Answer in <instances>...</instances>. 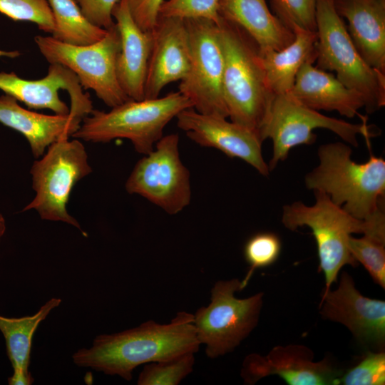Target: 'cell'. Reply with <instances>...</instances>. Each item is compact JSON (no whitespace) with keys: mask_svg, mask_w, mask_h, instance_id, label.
<instances>
[{"mask_svg":"<svg viewBox=\"0 0 385 385\" xmlns=\"http://www.w3.org/2000/svg\"><path fill=\"white\" fill-rule=\"evenodd\" d=\"M193 320V314L180 312L167 324L148 320L133 329L101 334L91 347L79 349L72 359L78 366L130 381L139 365L196 353L200 343Z\"/></svg>","mask_w":385,"mask_h":385,"instance_id":"cell-1","label":"cell"},{"mask_svg":"<svg viewBox=\"0 0 385 385\" xmlns=\"http://www.w3.org/2000/svg\"><path fill=\"white\" fill-rule=\"evenodd\" d=\"M217 26L224 53L222 93L228 118L260 136L275 96L267 81L260 49L245 31L221 16Z\"/></svg>","mask_w":385,"mask_h":385,"instance_id":"cell-2","label":"cell"},{"mask_svg":"<svg viewBox=\"0 0 385 385\" xmlns=\"http://www.w3.org/2000/svg\"><path fill=\"white\" fill-rule=\"evenodd\" d=\"M351 153L341 142L321 145L319 165L306 175L305 185L327 194L354 217L366 220L384 206L385 161L370 151L366 162L357 163Z\"/></svg>","mask_w":385,"mask_h":385,"instance_id":"cell-3","label":"cell"},{"mask_svg":"<svg viewBox=\"0 0 385 385\" xmlns=\"http://www.w3.org/2000/svg\"><path fill=\"white\" fill-rule=\"evenodd\" d=\"M314 192L316 202L313 205L302 202L284 205L282 222L290 230L302 226L312 230L317 246L319 268L324 276V292H327L344 266L357 265L348 246L351 234L385 232L384 208L370 219L362 220L333 202L327 194Z\"/></svg>","mask_w":385,"mask_h":385,"instance_id":"cell-4","label":"cell"},{"mask_svg":"<svg viewBox=\"0 0 385 385\" xmlns=\"http://www.w3.org/2000/svg\"><path fill=\"white\" fill-rule=\"evenodd\" d=\"M190 108L192 103L178 91L161 98L129 99L109 111L93 110L72 137L94 143L125 138L138 153L147 155L163 136L166 125Z\"/></svg>","mask_w":385,"mask_h":385,"instance_id":"cell-5","label":"cell"},{"mask_svg":"<svg viewBox=\"0 0 385 385\" xmlns=\"http://www.w3.org/2000/svg\"><path fill=\"white\" fill-rule=\"evenodd\" d=\"M317 67L335 71L337 78L364 98L372 113L385 105V73L369 66L354 45L334 0H317Z\"/></svg>","mask_w":385,"mask_h":385,"instance_id":"cell-6","label":"cell"},{"mask_svg":"<svg viewBox=\"0 0 385 385\" xmlns=\"http://www.w3.org/2000/svg\"><path fill=\"white\" fill-rule=\"evenodd\" d=\"M317 128L329 130L345 142L357 147V135H363L367 144L370 138L377 135L376 128L366 122L353 124L344 120L324 115L297 101L290 93L274 96L269 112L260 129L262 142L270 138L273 144L272 157L268 164L270 171L279 162L287 159L294 147L310 145L315 142L313 130Z\"/></svg>","mask_w":385,"mask_h":385,"instance_id":"cell-7","label":"cell"},{"mask_svg":"<svg viewBox=\"0 0 385 385\" xmlns=\"http://www.w3.org/2000/svg\"><path fill=\"white\" fill-rule=\"evenodd\" d=\"M91 172L81 142L77 138L68 140V138L57 140L31 166L35 196L24 210H35L42 220L68 223L86 236L78 222L68 212L66 206L75 185Z\"/></svg>","mask_w":385,"mask_h":385,"instance_id":"cell-8","label":"cell"},{"mask_svg":"<svg viewBox=\"0 0 385 385\" xmlns=\"http://www.w3.org/2000/svg\"><path fill=\"white\" fill-rule=\"evenodd\" d=\"M241 290L239 279L217 281L211 289L208 306L193 314L197 339L205 345L209 358L232 351L257 324L264 294L238 299L235 294Z\"/></svg>","mask_w":385,"mask_h":385,"instance_id":"cell-9","label":"cell"},{"mask_svg":"<svg viewBox=\"0 0 385 385\" xmlns=\"http://www.w3.org/2000/svg\"><path fill=\"white\" fill-rule=\"evenodd\" d=\"M34 41L49 63H58L71 70L83 89L93 91L108 106L113 108L129 100L116 74L120 40L115 24L107 29L101 40L89 45H71L51 36L37 35Z\"/></svg>","mask_w":385,"mask_h":385,"instance_id":"cell-10","label":"cell"},{"mask_svg":"<svg viewBox=\"0 0 385 385\" xmlns=\"http://www.w3.org/2000/svg\"><path fill=\"white\" fill-rule=\"evenodd\" d=\"M190 46V66L178 91L199 113L228 118L222 93L224 53L217 24L205 19H185Z\"/></svg>","mask_w":385,"mask_h":385,"instance_id":"cell-11","label":"cell"},{"mask_svg":"<svg viewBox=\"0 0 385 385\" xmlns=\"http://www.w3.org/2000/svg\"><path fill=\"white\" fill-rule=\"evenodd\" d=\"M177 133L163 135L153 151L135 165L126 183L130 194H138L170 215H175L191 199L190 173L179 154Z\"/></svg>","mask_w":385,"mask_h":385,"instance_id":"cell-12","label":"cell"},{"mask_svg":"<svg viewBox=\"0 0 385 385\" xmlns=\"http://www.w3.org/2000/svg\"><path fill=\"white\" fill-rule=\"evenodd\" d=\"M0 90L30 109H49L57 115L70 113L82 120L93 110L76 74L58 63H50L47 74L38 80L0 72Z\"/></svg>","mask_w":385,"mask_h":385,"instance_id":"cell-13","label":"cell"},{"mask_svg":"<svg viewBox=\"0 0 385 385\" xmlns=\"http://www.w3.org/2000/svg\"><path fill=\"white\" fill-rule=\"evenodd\" d=\"M314 354L301 344L277 346L266 356L250 354L243 361L241 376L254 384L262 378L277 375L289 385H339L344 371L330 359L314 361Z\"/></svg>","mask_w":385,"mask_h":385,"instance_id":"cell-14","label":"cell"},{"mask_svg":"<svg viewBox=\"0 0 385 385\" xmlns=\"http://www.w3.org/2000/svg\"><path fill=\"white\" fill-rule=\"evenodd\" d=\"M176 118L178 126L195 143L216 148L230 158H240L261 175H269L268 164L262 153V141L254 130L226 118L199 113L192 108L182 111Z\"/></svg>","mask_w":385,"mask_h":385,"instance_id":"cell-15","label":"cell"},{"mask_svg":"<svg viewBox=\"0 0 385 385\" xmlns=\"http://www.w3.org/2000/svg\"><path fill=\"white\" fill-rule=\"evenodd\" d=\"M319 308L323 318L342 324L361 344L384 347L385 302L362 295L349 273L342 272L336 289L323 292Z\"/></svg>","mask_w":385,"mask_h":385,"instance_id":"cell-16","label":"cell"},{"mask_svg":"<svg viewBox=\"0 0 385 385\" xmlns=\"http://www.w3.org/2000/svg\"><path fill=\"white\" fill-rule=\"evenodd\" d=\"M152 34L144 99L159 97L168 84L183 79L190 66V38L185 19L159 16Z\"/></svg>","mask_w":385,"mask_h":385,"instance_id":"cell-17","label":"cell"},{"mask_svg":"<svg viewBox=\"0 0 385 385\" xmlns=\"http://www.w3.org/2000/svg\"><path fill=\"white\" fill-rule=\"evenodd\" d=\"M112 14L120 40L116 61L118 81L129 99L143 100L153 42L152 31H145L137 25L125 0H120Z\"/></svg>","mask_w":385,"mask_h":385,"instance_id":"cell-18","label":"cell"},{"mask_svg":"<svg viewBox=\"0 0 385 385\" xmlns=\"http://www.w3.org/2000/svg\"><path fill=\"white\" fill-rule=\"evenodd\" d=\"M349 36L366 63L385 73V0H334Z\"/></svg>","mask_w":385,"mask_h":385,"instance_id":"cell-19","label":"cell"},{"mask_svg":"<svg viewBox=\"0 0 385 385\" xmlns=\"http://www.w3.org/2000/svg\"><path fill=\"white\" fill-rule=\"evenodd\" d=\"M313 63L306 62L302 65L289 93L302 104L316 111H336L347 118L359 115L362 119L367 118L358 112L365 106L362 96Z\"/></svg>","mask_w":385,"mask_h":385,"instance_id":"cell-20","label":"cell"},{"mask_svg":"<svg viewBox=\"0 0 385 385\" xmlns=\"http://www.w3.org/2000/svg\"><path fill=\"white\" fill-rule=\"evenodd\" d=\"M14 97L0 96V123L22 134L33 155L38 158L52 143L72 136L82 119L71 114L46 115L21 107Z\"/></svg>","mask_w":385,"mask_h":385,"instance_id":"cell-21","label":"cell"},{"mask_svg":"<svg viewBox=\"0 0 385 385\" xmlns=\"http://www.w3.org/2000/svg\"><path fill=\"white\" fill-rule=\"evenodd\" d=\"M220 15L245 31L261 51L282 49L295 37L271 12L265 0H222Z\"/></svg>","mask_w":385,"mask_h":385,"instance_id":"cell-22","label":"cell"},{"mask_svg":"<svg viewBox=\"0 0 385 385\" xmlns=\"http://www.w3.org/2000/svg\"><path fill=\"white\" fill-rule=\"evenodd\" d=\"M294 33V41L284 48L260 51L267 81L274 95L289 93L302 65L317 59V31L297 29Z\"/></svg>","mask_w":385,"mask_h":385,"instance_id":"cell-23","label":"cell"},{"mask_svg":"<svg viewBox=\"0 0 385 385\" xmlns=\"http://www.w3.org/2000/svg\"><path fill=\"white\" fill-rule=\"evenodd\" d=\"M61 302L60 298H51L31 316L10 318L0 315V331L4 337L7 355L14 370L29 371L34 334L39 324Z\"/></svg>","mask_w":385,"mask_h":385,"instance_id":"cell-24","label":"cell"},{"mask_svg":"<svg viewBox=\"0 0 385 385\" xmlns=\"http://www.w3.org/2000/svg\"><path fill=\"white\" fill-rule=\"evenodd\" d=\"M54 29L51 36L71 45L85 46L98 42L107 30L92 24L82 13L76 0H47Z\"/></svg>","mask_w":385,"mask_h":385,"instance_id":"cell-25","label":"cell"},{"mask_svg":"<svg viewBox=\"0 0 385 385\" xmlns=\"http://www.w3.org/2000/svg\"><path fill=\"white\" fill-rule=\"evenodd\" d=\"M348 246L355 260L368 271L372 279L385 288V235L364 234L360 238L350 236Z\"/></svg>","mask_w":385,"mask_h":385,"instance_id":"cell-26","label":"cell"},{"mask_svg":"<svg viewBox=\"0 0 385 385\" xmlns=\"http://www.w3.org/2000/svg\"><path fill=\"white\" fill-rule=\"evenodd\" d=\"M195 353L188 352L169 360L145 364L140 373L138 385H177L190 374Z\"/></svg>","mask_w":385,"mask_h":385,"instance_id":"cell-27","label":"cell"},{"mask_svg":"<svg viewBox=\"0 0 385 385\" xmlns=\"http://www.w3.org/2000/svg\"><path fill=\"white\" fill-rule=\"evenodd\" d=\"M282 244L279 237L270 232H259L250 237L244 247V257L249 270L241 281L242 290L257 269L270 266L278 259Z\"/></svg>","mask_w":385,"mask_h":385,"instance_id":"cell-28","label":"cell"},{"mask_svg":"<svg viewBox=\"0 0 385 385\" xmlns=\"http://www.w3.org/2000/svg\"><path fill=\"white\" fill-rule=\"evenodd\" d=\"M0 13L14 21L34 23L46 33L52 34L54 29L47 0H0Z\"/></svg>","mask_w":385,"mask_h":385,"instance_id":"cell-29","label":"cell"},{"mask_svg":"<svg viewBox=\"0 0 385 385\" xmlns=\"http://www.w3.org/2000/svg\"><path fill=\"white\" fill-rule=\"evenodd\" d=\"M274 15L293 32L317 31V0H270Z\"/></svg>","mask_w":385,"mask_h":385,"instance_id":"cell-30","label":"cell"},{"mask_svg":"<svg viewBox=\"0 0 385 385\" xmlns=\"http://www.w3.org/2000/svg\"><path fill=\"white\" fill-rule=\"evenodd\" d=\"M222 0H165L159 16L182 19H205L218 24Z\"/></svg>","mask_w":385,"mask_h":385,"instance_id":"cell-31","label":"cell"},{"mask_svg":"<svg viewBox=\"0 0 385 385\" xmlns=\"http://www.w3.org/2000/svg\"><path fill=\"white\" fill-rule=\"evenodd\" d=\"M385 384V353L369 352L360 362L339 379L342 385H384Z\"/></svg>","mask_w":385,"mask_h":385,"instance_id":"cell-32","label":"cell"},{"mask_svg":"<svg viewBox=\"0 0 385 385\" xmlns=\"http://www.w3.org/2000/svg\"><path fill=\"white\" fill-rule=\"evenodd\" d=\"M83 15L96 26L109 29L114 24L113 10L120 0H76Z\"/></svg>","mask_w":385,"mask_h":385,"instance_id":"cell-33","label":"cell"},{"mask_svg":"<svg viewBox=\"0 0 385 385\" xmlns=\"http://www.w3.org/2000/svg\"><path fill=\"white\" fill-rule=\"evenodd\" d=\"M134 21L143 31L150 32L159 19L165 0H125Z\"/></svg>","mask_w":385,"mask_h":385,"instance_id":"cell-34","label":"cell"},{"mask_svg":"<svg viewBox=\"0 0 385 385\" xmlns=\"http://www.w3.org/2000/svg\"><path fill=\"white\" fill-rule=\"evenodd\" d=\"M34 378L29 371L14 370L13 374L8 378L9 385H31Z\"/></svg>","mask_w":385,"mask_h":385,"instance_id":"cell-35","label":"cell"},{"mask_svg":"<svg viewBox=\"0 0 385 385\" xmlns=\"http://www.w3.org/2000/svg\"><path fill=\"white\" fill-rule=\"evenodd\" d=\"M21 53L18 51H4L0 49V57L14 58L19 57Z\"/></svg>","mask_w":385,"mask_h":385,"instance_id":"cell-36","label":"cell"},{"mask_svg":"<svg viewBox=\"0 0 385 385\" xmlns=\"http://www.w3.org/2000/svg\"><path fill=\"white\" fill-rule=\"evenodd\" d=\"M6 231V221L3 215L0 212V242Z\"/></svg>","mask_w":385,"mask_h":385,"instance_id":"cell-37","label":"cell"}]
</instances>
